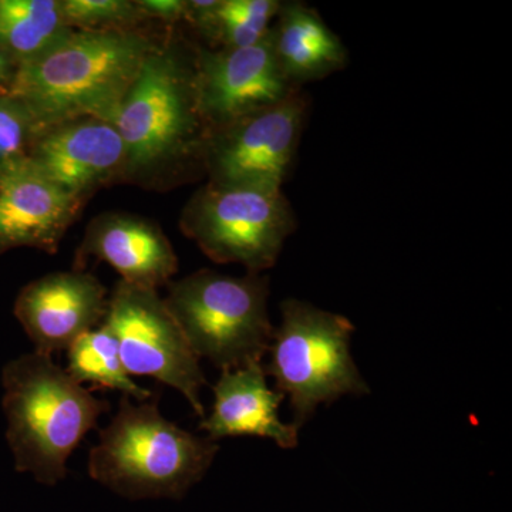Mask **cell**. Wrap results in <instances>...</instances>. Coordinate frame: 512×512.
I'll return each mask as SVG.
<instances>
[{
  "mask_svg": "<svg viewBox=\"0 0 512 512\" xmlns=\"http://www.w3.org/2000/svg\"><path fill=\"white\" fill-rule=\"evenodd\" d=\"M156 49L147 36L131 30H70L42 55L19 63L8 99L25 111L33 137L74 120L113 124Z\"/></svg>",
  "mask_w": 512,
  "mask_h": 512,
  "instance_id": "6da1fadb",
  "label": "cell"
},
{
  "mask_svg": "<svg viewBox=\"0 0 512 512\" xmlns=\"http://www.w3.org/2000/svg\"><path fill=\"white\" fill-rule=\"evenodd\" d=\"M2 406L8 421L6 439L19 473L37 483L59 484L67 461L101 414L110 412L106 400L93 396L53 362L52 356L26 353L2 370Z\"/></svg>",
  "mask_w": 512,
  "mask_h": 512,
  "instance_id": "7a4b0ae2",
  "label": "cell"
},
{
  "mask_svg": "<svg viewBox=\"0 0 512 512\" xmlns=\"http://www.w3.org/2000/svg\"><path fill=\"white\" fill-rule=\"evenodd\" d=\"M154 394L140 403L123 396L90 450L89 476L128 500H181L210 470L220 446L165 419Z\"/></svg>",
  "mask_w": 512,
  "mask_h": 512,
  "instance_id": "3957f363",
  "label": "cell"
},
{
  "mask_svg": "<svg viewBox=\"0 0 512 512\" xmlns=\"http://www.w3.org/2000/svg\"><path fill=\"white\" fill-rule=\"evenodd\" d=\"M268 298V276L202 269L170 284L164 302L195 356L224 372L262 363L269 352Z\"/></svg>",
  "mask_w": 512,
  "mask_h": 512,
  "instance_id": "277c9868",
  "label": "cell"
},
{
  "mask_svg": "<svg viewBox=\"0 0 512 512\" xmlns=\"http://www.w3.org/2000/svg\"><path fill=\"white\" fill-rule=\"evenodd\" d=\"M281 313L264 369L274 377L276 392L289 397L296 429L315 416L319 404L370 393L350 355L355 325L348 318L295 298L281 303Z\"/></svg>",
  "mask_w": 512,
  "mask_h": 512,
  "instance_id": "5b68a950",
  "label": "cell"
},
{
  "mask_svg": "<svg viewBox=\"0 0 512 512\" xmlns=\"http://www.w3.org/2000/svg\"><path fill=\"white\" fill-rule=\"evenodd\" d=\"M198 50L188 62L173 50H154L130 87L113 126L126 148V167L147 170L200 154L211 133L197 99Z\"/></svg>",
  "mask_w": 512,
  "mask_h": 512,
  "instance_id": "8992f818",
  "label": "cell"
},
{
  "mask_svg": "<svg viewBox=\"0 0 512 512\" xmlns=\"http://www.w3.org/2000/svg\"><path fill=\"white\" fill-rule=\"evenodd\" d=\"M298 228L282 191L208 183L185 205L184 235L215 264H239L248 274L271 269Z\"/></svg>",
  "mask_w": 512,
  "mask_h": 512,
  "instance_id": "52a82bcc",
  "label": "cell"
},
{
  "mask_svg": "<svg viewBox=\"0 0 512 512\" xmlns=\"http://www.w3.org/2000/svg\"><path fill=\"white\" fill-rule=\"evenodd\" d=\"M119 343L130 376H148L178 390L201 419V389L207 384L200 359L156 289L117 282L103 320Z\"/></svg>",
  "mask_w": 512,
  "mask_h": 512,
  "instance_id": "ba28073f",
  "label": "cell"
},
{
  "mask_svg": "<svg viewBox=\"0 0 512 512\" xmlns=\"http://www.w3.org/2000/svg\"><path fill=\"white\" fill-rule=\"evenodd\" d=\"M309 104L302 89L211 133L202 161L210 183L282 191L298 154Z\"/></svg>",
  "mask_w": 512,
  "mask_h": 512,
  "instance_id": "9c48e42d",
  "label": "cell"
},
{
  "mask_svg": "<svg viewBox=\"0 0 512 512\" xmlns=\"http://www.w3.org/2000/svg\"><path fill=\"white\" fill-rule=\"evenodd\" d=\"M299 90L279 66L271 30L254 46L198 50V109L210 133L276 106Z\"/></svg>",
  "mask_w": 512,
  "mask_h": 512,
  "instance_id": "30bf717a",
  "label": "cell"
},
{
  "mask_svg": "<svg viewBox=\"0 0 512 512\" xmlns=\"http://www.w3.org/2000/svg\"><path fill=\"white\" fill-rule=\"evenodd\" d=\"M107 291L92 274L73 269L30 282L19 293L15 316L35 345L53 356L106 318Z\"/></svg>",
  "mask_w": 512,
  "mask_h": 512,
  "instance_id": "8fae6325",
  "label": "cell"
},
{
  "mask_svg": "<svg viewBox=\"0 0 512 512\" xmlns=\"http://www.w3.org/2000/svg\"><path fill=\"white\" fill-rule=\"evenodd\" d=\"M82 205L28 157L13 161L0 171V252L30 247L55 254Z\"/></svg>",
  "mask_w": 512,
  "mask_h": 512,
  "instance_id": "7c38bea8",
  "label": "cell"
},
{
  "mask_svg": "<svg viewBox=\"0 0 512 512\" xmlns=\"http://www.w3.org/2000/svg\"><path fill=\"white\" fill-rule=\"evenodd\" d=\"M26 157L47 180L84 200L126 165V148L113 124L82 119L37 134Z\"/></svg>",
  "mask_w": 512,
  "mask_h": 512,
  "instance_id": "4fadbf2b",
  "label": "cell"
},
{
  "mask_svg": "<svg viewBox=\"0 0 512 512\" xmlns=\"http://www.w3.org/2000/svg\"><path fill=\"white\" fill-rule=\"evenodd\" d=\"M262 363L224 370L214 390V406L210 416L201 419L198 429L208 439L218 441L227 437L256 436L274 440L281 448L298 446V429L282 423L278 410L284 402L282 393L271 390L265 379Z\"/></svg>",
  "mask_w": 512,
  "mask_h": 512,
  "instance_id": "5bb4252c",
  "label": "cell"
},
{
  "mask_svg": "<svg viewBox=\"0 0 512 512\" xmlns=\"http://www.w3.org/2000/svg\"><path fill=\"white\" fill-rule=\"evenodd\" d=\"M89 256L109 264L121 281L156 291L178 271L177 255L164 232L131 215H103L93 221L77 256L80 271Z\"/></svg>",
  "mask_w": 512,
  "mask_h": 512,
  "instance_id": "9a60e30c",
  "label": "cell"
},
{
  "mask_svg": "<svg viewBox=\"0 0 512 512\" xmlns=\"http://www.w3.org/2000/svg\"><path fill=\"white\" fill-rule=\"evenodd\" d=\"M279 66L293 86L318 82L349 64L342 39L318 10L305 2H282L271 28Z\"/></svg>",
  "mask_w": 512,
  "mask_h": 512,
  "instance_id": "2e32d148",
  "label": "cell"
},
{
  "mask_svg": "<svg viewBox=\"0 0 512 512\" xmlns=\"http://www.w3.org/2000/svg\"><path fill=\"white\" fill-rule=\"evenodd\" d=\"M281 5V0H192L188 19L220 49H241L265 39Z\"/></svg>",
  "mask_w": 512,
  "mask_h": 512,
  "instance_id": "e0dca14e",
  "label": "cell"
},
{
  "mask_svg": "<svg viewBox=\"0 0 512 512\" xmlns=\"http://www.w3.org/2000/svg\"><path fill=\"white\" fill-rule=\"evenodd\" d=\"M70 30L62 2L0 0V45L19 63L42 55Z\"/></svg>",
  "mask_w": 512,
  "mask_h": 512,
  "instance_id": "ac0fdd59",
  "label": "cell"
},
{
  "mask_svg": "<svg viewBox=\"0 0 512 512\" xmlns=\"http://www.w3.org/2000/svg\"><path fill=\"white\" fill-rule=\"evenodd\" d=\"M67 352L66 372L77 383H90L94 389L119 390L136 402H147L153 392L138 386L121 362L119 343L106 323L83 333Z\"/></svg>",
  "mask_w": 512,
  "mask_h": 512,
  "instance_id": "d6986e66",
  "label": "cell"
},
{
  "mask_svg": "<svg viewBox=\"0 0 512 512\" xmlns=\"http://www.w3.org/2000/svg\"><path fill=\"white\" fill-rule=\"evenodd\" d=\"M62 13L69 28L111 30L133 23L143 10L126 0H64Z\"/></svg>",
  "mask_w": 512,
  "mask_h": 512,
  "instance_id": "ffe728a7",
  "label": "cell"
},
{
  "mask_svg": "<svg viewBox=\"0 0 512 512\" xmlns=\"http://www.w3.org/2000/svg\"><path fill=\"white\" fill-rule=\"evenodd\" d=\"M30 138L32 126L22 107L9 99L0 100V171L26 157Z\"/></svg>",
  "mask_w": 512,
  "mask_h": 512,
  "instance_id": "44dd1931",
  "label": "cell"
},
{
  "mask_svg": "<svg viewBox=\"0 0 512 512\" xmlns=\"http://www.w3.org/2000/svg\"><path fill=\"white\" fill-rule=\"evenodd\" d=\"M138 6L143 10L144 15L157 16L171 22L187 18L188 2L183 0H141Z\"/></svg>",
  "mask_w": 512,
  "mask_h": 512,
  "instance_id": "7402d4cb",
  "label": "cell"
},
{
  "mask_svg": "<svg viewBox=\"0 0 512 512\" xmlns=\"http://www.w3.org/2000/svg\"><path fill=\"white\" fill-rule=\"evenodd\" d=\"M10 74V55L0 45V83L5 82Z\"/></svg>",
  "mask_w": 512,
  "mask_h": 512,
  "instance_id": "603a6c76",
  "label": "cell"
}]
</instances>
